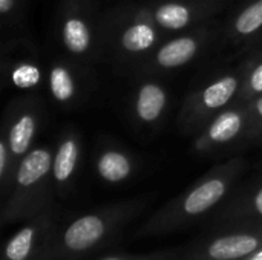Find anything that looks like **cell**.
<instances>
[{
    "mask_svg": "<svg viewBox=\"0 0 262 260\" xmlns=\"http://www.w3.org/2000/svg\"><path fill=\"white\" fill-rule=\"evenodd\" d=\"M247 170L249 161L243 156L221 159L180 195L154 211L132 236L135 239L167 236L206 222L241 184Z\"/></svg>",
    "mask_w": 262,
    "mask_h": 260,
    "instance_id": "obj_1",
    "label": "cell"
},
{
    "mask_svg": "<svg viewBox=\"0 0 262 260\" xmlns=\"http://www.w3.org/2000/svg\"><path fill=\"white\" fill-rule=\"evenodd\" d=\"M152 199L154 195H143L66 215L51 260H83L114 248Z\"/></svg>",
    "mask_w": 262,
    "mask_h": 260,
    "instance_id": "obj_2",
    "label": "cell"
},
{
    "mask_svg": "<svg viewBox=\"0 0 262 260\" xmlns=\"http://www.w3.org/2000/svg\"><path fill=\"white\" fill-rule=\"evenodd\" d=\"M52 155L54 146L38 144L20 159L11 187L0 199L2 227L25 222L57 204Z\"/></svg>",
    "mask_w": 262,
    "mask_h": 260,
    "instance_id": "obj_3",
    "label": "cell"
},
{
    "mask_svg": "<svg viewBox=\"0 0 262 260\" xmlns=\"http://www.w3.org/2000/svg\"><path fill=\"white\" fill-rule=\"evenodd\" d=\"M167 37L135 5L118 6L103 15L106 54L129 72H134Z\"/></svg>",
    "mask_w": 262,
    "mask_h": 260,
    "instance_id": "obj_4",
    "label": "cell"
},
{
    "mask_svg": "<svg viewBox=\"0 0 262 260\" xmlns=\"http://www.w3.org/2000/svg\"><path fill=\"white\" fill-rule=\"evenodd\" d=\"M98 0H60L55 11V35L64 55L92 64L106 54L103 17L97 14Z\"/></svg>",
    "mask_w": 262,
    "mask_h": 260,
    "instance_id": "obj_5",
    "label": "cell"
},
{
    "mask_svg": "<svg viewBox=\"0 0 262 260\" xmlns=\"http://www.w3.org/2000/svg\"><path fill=\"white\" fill-rule=\"evenodd\" d=\"M239 92V66L210 75L184 98L177 116L180 133L184 136H195L213 116L236 103Z\"/></svg>",
    "mask_w": 262,
    "mask_h": 260,
    "instance_id": "obj_6",
    "label": "cell"
},
{
    "mask_svg": "<svg viewBox=\"0 0 262 260\" xmlns=\"http://www.w3.org/2000/svg\"><path fill=\"white\" fill-rule=\"evenodd\" d=\"M249 146H255L252 116L247 101L238 100L193 136L190 150L200 158L227 159Z\"/></svg>",
    "mask_w": 262,
    "mask_h": 260,
    "instance_id": "obj_7",
    "label": "cell"
},
{
    "mask_svg": "<svg viewBox=\"0 0 262 260\" xmlns=\"http://www.w3.org/2000/svg\"><path fill=\"white\" fill-rule=\"evenodd\" d=\"M261 247L262 225H218L180 245L177 260H246Z\"/></svg>",
    "mask_w": 262,
    "mask_h": 260,
    "instance_id": "obj_8",
    "label": "cell"
},
{
    "mask_svg": "<svg viewBox=\"0 0 262 260\" xmlns=\"http://www.w3.org/2000/svg\"><path fill=\"white\" fill-rule=\"evenodd\" d=\"M218 32L220 28L210 21L190 31L169 35L132 74L137 77H160L178 70L195 61L218 37Z\"/></svg>",
    "mask_w": 262,
    "mask_h": 260,
    "instance_id": "obj_9",
    "label": "cell"
},
{
    "mask_svg": "<svg viewBox=\"0 0 262 260\" xmlns=\"http://www.w3.org/2000/svg\"><path fill=\"white\" fill-rule=\"evenodd\" d=\"M66 215L55 204L21 222L5 242L2 260H51Z\"/></svg>",
    "mask_w": 262,
    "mask_h": 260,
    "instance_id": "obj_10",
    "label": "cell"
},
{
    "mask_svg": "<svg viewBox=\"0 0 262 260\" xmlns=\"http://www.w3.org/2000/svg\"><path fill=\"white\" fill-rule=\"evenodd\" d=\"M45 116V103L34 93L18 95L8 101L2 116L0 138L17 162L37 146L35 139L43 129Z\"/></svg>",
    "mask_w": 262,
    "mask_h": 260,
    "instance_id": "obj_11",
    "label": "cell"
},
{
    "mask_svg": "<svg viewBox=\"0 0 262 260\" xmlns=\"http://www.w3.org/2000/svg\"><path fill=\"white\" fill-rule=\"evenodd\" d=\"M45 87L52 103L58 107L77 109L89 98L94 89V78L88 64L61 55L48 63Z\"/></svg>",
    "mask_w": 262,
    "mask_h": 260,
    "instance_id": "obj_12",
    "label": "cell"
},
{
    "mask_svg": "<svg viewBox=\"0 0 262 260\" xmlns=\"http://www.w3.org/2000/svg\"><path fill=\"white\" fill-rule=\"evenodd\" d=\"M135 6L167 35L210 23L221 9L206 0H146Z\"/></svg>",
    "mask_w": 262,
    "mask_h": 260,
    "instance_id": "obj_13",
    "label": "cell"
},
{
    "mask_svg": "<svg viewBox=\"0 0 262 260\" xmlns=\"http://www.w3.org/2000/svg\"><path fill=\"white\" fill-rule=\"evenodd\" d=\"M2 75L9 87L32 92L45 84V69L31 37L2 40Z\"/></svg>",
    "mask_w": 262,
    "mask_h": 260,
    "instance_id": "obj_14",
    "label": "cell"
},
{
    "mask_svg": "<svg viewBox=\"0 0 262 260\" xmlns=\"http://www.w3.org/2000/svg\"><path fill=\"white\" fill-rule=\"evenodd\" d=\"M170 90L158 77H140L127 103L130 123L141 132H157L170 107Z\"/></svg>",
    "mask_w": 262,
    "mask_h": 260,
    "instance_id": "obj_15",
    "label": "cell"
},
{
    "mask_svg": "<svg viewBox=\"0 0 262 260\" xmlns=\"http://www.w3.org/2000/svg\"><path fill=\"white\" fill-rule=\"evenodd\" d=\"M92 169L100 182L120 187L138 175L140 159L123 144L111 138H100L92 150Z\"/></svg>",
    "mask_w": 262,
    "mask_h": 260,
    "instance_id": "obj_16",
    "label": "cell"
},
{
    "mask_svg": "<svg viewBox=\"0 0 262 260\" xmlns=\"http://www.w3.org/2000/svg\"><path fill=\"white\" fill-rule=\"evenodd\" d=\"M83 161V138L77 127L66 126L57 136L52 155V181L57 199L69 198Z\"/></svg>",
    "mask_w": 262,
    "mask_h": 260,
    "instance_id": "obj_17",
    "label": "cell"
},
{
    "mask_svg": "<svg viewBox=\"0 0 262 260\" xmlns=\"http://www.w3.org/2000/svg\"><path fill=\"white\" fill-rule=\"evenodd\" d=\"M204 224L206 228L230 224L262 225V175L239 184Z\"/></svg>",
    "mask_w": 262,
    "mask_h": 260,
    "instance_id": "obj_18",
    "label": "cell"
},
{
    "mask_svg": "<svg viewBox=\"0 0 262 260\" xmlns=\"http://www.w3.org/2000/svg\"><path fill=\"white\" fill-rule=\"evenodd\" d=\"M224 38L238 48H250L262 40V0H247L224 25Z\"/></svg>",
    "mask_w": 262,
    "mask_h": 260,
    "instance_id": "obj_19",
    "label": "cell"
},
{
    "mask_svg": "<svg viewBox=\"0 0 262 260\" xmlns=\"http://www.w3.org/2000/svg\"><path fill=\"white\" fill-rule=\"evenodd\" d=\"M0 25L3 38L29 37L26 29L25 0H0Z\"/></svg>",
    "mask_w": 262,
    "mask_h": 260,
    "instance_id": "obj_20",
    "label": "cell"
},
{
    "mask_svg": "<svg viewBox=\"0 0 262 260\" xmlns=\"http://www.w3.org/2000/svg\"><path fill=\"white\" fill-rule=\"evenodd\" d=\"M241 101H250L262 95V51L250 54L241 64Z\"/></svg>",
    "mask_w": 262,
    "mask_h": 260,
    "instance_id": "obj_21",
    "label": "cell"
},
{
    "mask_svg": "<svg viewBox=\"0 0 262 260\" xmlns=\"http://www.w3.org/2000/svg\"><path fill=\"white\" fill-rule=\"evenodd\" d=\"M177 256H178V247L155 250L147 253H129V251H117L111 248L83 260H177Z\"/></svg>",
    "mask_w": 262,
    "mask_h": 260,
    "instance_id": "obj_22",
    "label": "cell"
},
{
    "mask_svg": "<svg viewBox=\"0 0 262 260\" xmlns=\"http://www.w3.org/2000/svg\"><path fill=\"white\" fill-rule=\"evenodd\" d=\"M252 124H253V136H255V146L262 147V95L256 97L250 101H247Z\"/></svg>",
    "mask_w": 262,
    "mask_h": 260,
    "instance_id": "obj_23",
    "label": "cell"
},
{
    "mask_svg": "<svg viewBox=\"0 0 262 260\" xmlns=\"http://www.w3.org/2000/svg\"><path fill=\"white\" fill-rule=\"evenodd\" d=\"M246 260H262V247L259 250H256L252 256H249Z\"/></svg>",
    "mask_w": 262,
    "mask_h": 260,
    "instance_id": "obj_24",
    "label": "cell"
},
{
    "mask_svg": "<svg viewBox=\"0 0 262 260\" xmlns=\"http://www.w3.org/2000/svg\"><path fill=\"white\" fill-rule=\"evenodd\" d=\"M206 2H209V3H212V5H218V6H221V3H223L224 0H206Z\"/></svg>",
    "mask_w": 262,
    "mask_h": 260,
    "instance_id": "obj_25",
    "label": "cell"
},
{
    "mask_svg": "<svg viewBox=\"0 0 262 260\" xmlns=\"http://www.w3.org/2000/svg\"><path fill=\"white\" fill-rule=\"evenodd\" d=\"M104 2H129V0H104Z\"/></svg>",
    "mask_w": 262,
    "mask_h": 260,
    "instance_id": "obj_26",
    "label": "cell"
}]
</instances>
